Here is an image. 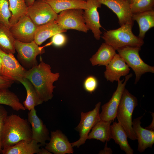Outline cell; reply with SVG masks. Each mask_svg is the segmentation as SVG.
I'll return each mask as SVG.
<instances>
[{
    "instance_id": "4dcf8cb0",
    "label": "cell",
    "mask_w": 154,
    "mask_h": 154,
    "mask_svg": "<svg viewBox=\"0 0 154 154\" xmlns=\"http://www.w3.org/2000/svg\"><path fill=\"white\" fill-rule=\"evenodd\" d=\"M11 16L7 0H0V23L10 29L9 19Z\"/></svg>"
},
{
    "instance_id": "e575fe53",
    "label": "cell",
    "mask_w": 154,
    "mask_h": 154,
    "mask_svg": "<svg viewBox=\"0 0 154 154\" xmlns=\"http://www.w3.org/2000/svg\"><path fill=\"white\" fill-rule=\"evenodd\" d=\"M15 81L0 75V89H8Z\"/></svg>"
},
{
    "instance_id": "ba28073f",
    "label": "cell",
    "mask_w": 154,
    "mask_h": 154,
    "mask_svg": "<svg viewBox=\"0 0 154 154\" xmlns=\"http://www.w3.org/2000/svg\"><path fill=\"white\" fill-rule=\"evenodd\" d=\"M101 105V102H99L92 110L86 112H81L80 121L76 128L79 133V138L77 141L71 143L73 147L78 148L84 144L90 130L100 120L99 114Z\"/></svg>"
},
{
    "instance_id": "5bb4252c",
    "label": "cell",
    "mask_w": 154,
    "mask_h": 154,
    "mask_svg": "<svg viewBox=\"0 0 154 154\" xmlns=\"http://www.w3.org/2000/svg\"><path fill=\"white\" fill-rule=\"evenodd\" d=\"M29 111L27 120L31 125L32 139L41 146H45L46 141L50 139L48 130L42 120L37 115L35 108Z\"/></svg>"
},
{
    "instance_id": "30bf717a",
    "label": "cell",
    "mask_w": 154,
    "mask_h": 154,
    "mask_svg": "<svg viewBox=\"0 0 154 154\" xmlns=\"http://www.w3.org/2000/svg\"><path fill=\"white\" fill-rule=\"evenodd\" d=\"M133 74L131 73L126 75L124 81H118L116 90L114 92L109 101L101 107L102 111L99 114L100 120L113 121L116 117L118 106L127 82Z\"/></svg>"
},
{
    "instance_id": "603a6c76",
    "label": "cell",
    "mask_w": 154,
    "mask_h": 154,
    "mask_svg": "<svg viewBox=\"0 0 154 154\" xmlns=\"http://www.w3.org/2000/svg\"><path fill=\"white\" fill-rule=\"evenodd\" d=\"M16 81L21 82L26 91L27 97L23 104L25 110L30 111L43 102L38 96L34 86L28 79L23 77L17 78Z\"/></svg>"
},
{
    "instance_id": "83f0119b",
    "label": "cell",
    "mask_w": 154,
    "mask_h": 154,
    "mask_svg": "<svg viewBox=\"0 0 154 154\" xmlns=\"http://www.w3.org/2000/svg\"><path fill=\"white\" fill-rule=\"evenodd\" d=\"M11 16L9 19L11 26L27 14L28 8L25 0H7Z\"/></svg>"
},
{
    "instance_id": "277c9868",
    "label": "cell",
    "mask_w": 154,
    "mask_h": 154,
    "mask_svg": "<svg viewBox=\"0 0 154 154\" xmlns=\"http://www.w3.org/2000/svg\"><path fill=\"white\" fill-rule=\"evenodd\" d=\"M137 104V98L125 88L118 106L116 117L126 132L127 137L133 140L137 138L133 129L132 115Z\"/></svg>"
},
{
    "instance_id": "7a4b0ae2",
    "label": "cell",
    "mask_w": 154,
    "mask_h": 154,
    "mask_svg": "<svg viewBox=\"0 0 154 154\" xmlns=\"http://www.w3.org/2000/svg\"><path fill=\"white\" fill-rule=\"evenodd\" d=\"M1 143L2 149L23 140H32L31 127L27 119L15 114L7 116L1 131Z\"/></svg>"
},
{
    "instance_id": "484cf974",
    "label": "cell",
    "mask_w": 154,
    "mask_h": 154,
    "mask_svg": "<svg viewBox=\"0 0 154 154\" xmlns=\"http://www.w3.org/2000/svg\"><path fill=\"white\" fill-rule=\"evenodd\" d=\"M58 14L67 9H79L85 10L87 7L86 0H43Z\"/></svg>"
},
{
    "instance_id": "8992f818",
    "label": "cell",
    "mask_w": 154,
    "mask_h": 154,
    "mask_svg": "<svg viewBox=\"0 0 154 154\" xmlns=\"http://www.w3.org/2000/svg\"><path fill=\"white\" fill-rule=\"evenodd\" d=\"M34 40L24 42L16 40L15 48L21 64L27 70L37 65V56L45 52L44 46H38Z\"/></svg>"
},
{
    "instance_id": "d590c367",
    "label": "cell",
    "mask_w": 154,
    "mask_h": 154,
    "mask_svg": "<svg viewBox=\"0 0 154 154\" xmlns=\"http://www.w3.org/2000/svg\"><path fill=\"white\" fill-rule=\"evenodd\" d=\"M106 142V144L103 150L100 151L99 154H112V150L110 148L108 147L107 146V143Z\"/></svg>"
},
{
    "instance_id": "e0dca14e",
    "label": "cell",
    "mask_w": 154,
    "mask_h": 154,
    "mask_svg": "<svg viewBox=\"0 0 154 154\" xmlns=\"http://www.w3.org/2000/svg\"><path fill=\"white\" fill-rule=\"evenodd\" d=\"M106 66L104 77L107 81L112 82L119 80L121 76L127 75L130 70L123 59L117 54Z\"/></svg>"
},
{
    "instance_id": "ffe728a7",
    "label": "cell",
    "mask_w": 154,
    "mask_h": 154,
    "mask_svg": "<svg viewBox=\"0 0 154 154\" xmlns=\"http://www.w3.org/2000/svg\"><path fill=\"white\" fill-rule=\"evenodd\" d=\"M41 146L40 144L32 140H21L13 146L2 149L3 154H38Z\"/></svg>"
},
{
    "instance_id": "7402d4cb",
    "label": "cell",
    "mask_w": 154,
    "mask_h": 154,
    "mask_svg": "<svg viewBox=\"0 0 154 154\" xmlns=\"http://www.w3.org/2000/svg\"><path fill=\"white\" fill-rule=\"evenodd\" d=\"M110 127L111 138L126 154H133V150L128 143L127 134L119 122H114Z\"/></svg>"
},
{
    "instance_id": "f35d334b",
    "label": "cell",
    "mask_w": 154,
    "mask_h": 154,
    "mask_svg": "<svg viewBox=\"0 0 154 154\" xmlns=\"http://www.w3.org/2000/svg\"><path fill=\"white\" fill-rule=\"evenodd\" d=\"M0 75L3 76L2 72V66L1 63V60L0 56Z\"/></svg>"
},
{
    "instance_id": "74e56055",
    "label": "cell",
    "mask_w": 154,
    "mask_h": 154,
    "mask_svg": "<svg viewBox=\"0 0 154 154\" xmlns=\"http://www.w3.org/2000/svg\"><path fill=\"white\" fill-rule=\"evenodd\" d=\"M27 5L28 7L31 6L35 1V0H26Z\"/></svg>"
},
{
    "instance_id": "9a60e30c",
    "label": "cell",
    "mask_w": 154,
    "mask_h": 154,
    "mask_svg": "<svg viewBox=\"0 0 154 154\" xmlns=\"http://www.w3.org/2000/svg\"><path fill=\"white\" fill-rule=\"evenodd\" d=\"M111 9L117 15L120 26L127 24H133L130 4L125 0H98Z\"/></svg>"
},
{
    "instance_id": "8fae6325",
    "label": "cell",
    "mask_w": 154,
    "mask_h": 154,
    "mask_svg": "<svg viewBox=\"0 0 154 154\" xmlns=\"http://www.w3.org/2000/svg\"><path fill=\"white\" fill-rule=\"evenodd\" d=\"M37 27L26 15L11 25L10 30L16 40L24 42H29L34 40Z\"/></svg>"
},
{
    "instance_id": "7c38bea8",
    "label": "cell",
    "mask_w": 154,
    "mask_h": 154,
    "mask_svg": "<svg viewBox=\"0 0 154 154\" xmlns=\"http://www.w3.org/2000/svg\"><path fill=\"white\" fill-rule=\"evenodd\" d=\"M86 3L83 14L85 22L88 30L92 31L95 38L99 40L102 34L100 29L102 27L98 9L101 7L102 4L98 0H86Z\"/></svg>"
},
{
    "instance_id": "d6986e66",
    "label": "cell",
    "mask_w": 154,
    "mask_h": 154,
    "mask_svg": "<svg viewBox=\"0 0 154 154\" xmlns=\"http://www.w3.org/2000/svg\"><path fill=\"white\" fill-rule=\"evenodd\" d=\"M66 31V30L61 28L55 21L50 22L37 27L34 40L37 45H40L55 34Z\"/></svg>"
},
{
    "instance_id": "52a82bcc",
    "label": "cell",
    "mask_w": 154,
    "mask_h": 154,
    "mask_svg": "<svg viewBox=\"0 0 154 154\" xmlns=\"http://www.w3.org/2000/svg\"><path fill=\"white\" fill-rule=\"evenodd\" d=\"M84 10L74 9L63 11L58 15L55 21L62 29H74L87 33L89 30L83 17Z\"/></svg>"
},
{
    "instance_id": "ac0fdd59",
    "label": "cell",
    "mask_w": 154,
    "mask_h": 154,
    "mask_svg": "<svg viewBox=\"0 0 154 154\" xmlns=\"http://www.w3.org/2000/svg\"><path fill=\"white\" fill-rule=\"evenodd\" d=\"M143 116L135 119L132 121V128L138 140V151L144 152L148 147H152L154 143V131L142 127L140 120Z\"/></svg>"
},
{
    "instance_id": "ab89813d",
    "label": "cell",
    "mask_w": 154,
    "mask_h": 154,
    "mask_svg": "<svg viewBox=\"0 0 154 154\" xmlns=\"http://www.w3.org/2000/svg\"><path fill=\"white\" fill-rule=\"evenodd\" d=\"M128 3H129L130 4H131V0H125Z\"/></svg>"
},
{
    "instance_id": "44dd1931",
    "label": "cell",
    "mask_w": 154,
    "mask_h": 154,
    "mask_svg": "<svg viewBox=\"0 0 154 154\" xmlns=\"http://www.w3.org/2000/svg\"><path fill=\"white\" fill-rule=\"evenodd\" d=\"M116 50L110 45L103 42L96 52L90 59L93 66H106L114 57Z\"/></svg>"
},
{
    "instance_id": "d4e9b609",
    "label": "cell",
    "mask_w": 154,
    "mask_h": 154,
    "mask_svg": "<svg viewBox=\"0 0 154 154\" xmlns=\"http://www.w3.org/2000/svg\"><path fill=\"white\" fill-rule=\"evenodd\" d=\"M112 122L101 120L98 121L89 133L87 139H96L103 142L109 141L112 139L110 127Z\"/></svg>"
},
{
    "instance_id": "1f68e13d",
    "label": "cell",
    "mask_w": 154,
    "mask_h": 154,
    "mask_svg": "<svg viewBox=\"0 0 154 154\" xmlns=\"http://www.w3.org/2000/svg\"><path fill=\"white\" fill-rule=\"evenodd\" d=\"M83 85L84 89L87 92L92 93L96 90L98 87V81L94 76H90L85 79Z\"/></svg>"
},
{
    "instance_id": "5b68a950",
    "label": "cell",
    "mask_w": 154,
    "mask_h": 154,
    "mask_svg": "<svg viewBox=\"0 0 154 154\" xmlns=\"http://www.w3.org/2000/svg\"><path fill=\"white\" fill-rule=\"evenodd\" d=\"M141 49L139 47L126 46L116 50L119 55L134 72L135 75V84L143 74L148 72L154 73V66L145 63L140 57L139 52Z\"/></svg>"
},
{
    "instance_id": "4fadbf2b",
    "label": "cell",
    "mask_w": 154,
    "mask_h": 154,
    "mask_svg": "<svg viewBox=\"0 0 154 154\" xmlns=\"http://www.w3.org/2000/svg\"><path fill=\"white\" fill-rule=\"evenodd\" d=\"M3 76L16 81L19 78L24 77L27 70L19 62L13 54L5 53L0 50Z\"/></svg>"
},
{
    "instance_id": "2e32d148",
    "label": "cell",
    "mask_w": 154,
    "mask_h": 154,
    "mask_svg": "<svg viewBox=\"0 0 154 154\" xmlns=\"http://www.w3.org/2000/svg\"><path fill=\"white\" fill-rule=\"evenodd\" d=\"M45 148L54 154H73L74 150L71 143L60 130L51 132L49 142Z\"/></svg>"
},
{
    "instance_id": "d6a6232c",
    "label": "cell",
    "mask_w": 154,
    "mask_h": 154,
    "mask_svg": "<svg viewBox=\"0 0 154 154\" xmlns=\"http://www.w3.org/2000/svg\"><path fill=\"white\" fill-rule=\"evenodd\" d=\"M62 33H58L53 36L51 42L46 46L52 44L57 47L63 46L66 43L67 39L65 35Z\"/></svg>"
},
{
    "instance_id": "cb8c5ba5",
    "label": "cell",
    "mask_w": 154,
    "mask_h": 154,
    "mask_svg": "<svg viewBox=\"0 0 154 154\" xmlns=\"http://www.w3.org/2000/svg\"><path fill=\"white\" fill-rule=\"evenodd\" d=\"M132 19L137 23L139 27L138 37L143 39L146 33L151 28L154 27V11L132 14Z\"/></svg>"
},
{
    "instance_id": "4316f807",
    "label": "cell",
    "mask_w": 154,
    "mask_h": 154,
    "mask_svg": "<svg viewBox=\"0 0 154 154\" xmlns=\"http://www.w3.org/2000/svg\"><path fill=\"white\" fill-rule=\"evenodd\" d=\"M15 41L9 28L0 23V50L6 53L14 54L16 52Z\"/></svg>"
},
{
    "instance_id": "8d00e7d4",
    "label": "cell",
    "mask_w": 154,
    "mask_h": 154,
    "mask_svg": "<svg viewBox=\"0 0 154 154\" xmlns=\"http://www.w3.org/2000/svg\"><path fill=\"white\" fill-rule=\"evenodd\" d=\"M52 153L48 151L46 149L44 148H40V151L38 154H51Z\"/></svg>"
},
{
    "instance_id": "836d02e7",
    "label": "cell",
    "mask_w": 154,
    "mask_h": 154,
    "mask_svg": "<svg viewBox=\"0 0 154 154\" xmlns=\"http://www.w3.org/2000/svg\"><path fill=\"white\" fill-rule=\"evenodd\" d=\"M8 112L3 105L0 104V153L2 154V149L1 143V135L3 127L8 116Z\"/></svg>"
},
{
    "instance_id": "3957f363",
    "label": "cell",
    "mask_w": 154,
    "mask_h": 154,
    "mask_svg": "<svg viewBox=\"0 0 154 154\" xmlns=\"http://www.w3.org/2000/svg\"><path fill=\"white\" fill-rule=\"evenodd\" d=\"M133 24H127L117 29L107 31L104 33L101 37L105 42L116 50L126 46L141 47L144 44V41L133 33Z\"/></svg>"
},
{
    "instance_id": "60d3db41",
    "label": "cell",
    "mask_w": 154,
    "mask_h": 154,
    "mask_svg": "<svg viewBox=\"0 0 154 154\" xmlns=\"http://www.w3.org/2000/svg\"><path fill=\"white\" fill-rule=\"evenodd\" d=\"M138 0H131V3H134L137 1H138Z\"/></svg>"
},
{
    "instance_id": "f1b7e54d",
    "label": "cell",
    "mask_w": 154,
    "mask_h": 154,
    "mask_svg": "<svg viewBox=\"0 0 154 154\" xmlns=\"http://www.w3.org/2000/svg\"><path fill=\"white\" fill-rule=\"evenodd\" d=\"M0 104L9 106L17 111L25 110L17 96L8 89H0Z\"/></svg>"
},
{
    "instance_id": "9c48e42d",
    "label": "cell",
    "mask_w": 154,
    "mask_h": 154,
    "mask_svg": "<svg viewBox=\"0 0 154 154\" xmlns=\"http://www.w3.org/2000/svg\"><path fill=\"white\" fill-rule=\"evenodd\" d=\"M26 15L37 27L55 21L58 15L43 0L35 1L31 6H28Z\"/></svg>"
},
{
    "instance_id": "f546056e",
    "label": "cell",
    "mask_w": 154,
    "mask_h": 154,
    "mask_svg": "<svg viewBox=\"0 0 154 154\" xmlns=\"http://www.w3.org/2000/svg\"><path fill=\"white\" fill-rule=\"evenodd\" d=\"M132 14L154 10V0H138L130 4Z\"/></svg>"
},
{
    "instance_id": "6da1fadb",
    "label": "cell",
    "mask_w": 154,
    "mask_h": 154,
    "mask_svg": "<svg viewBox=\"0 0 154 154\" xmlns=\"http://www.w3.org/2000/svg\"><path fill=\"white\" fill-rule=\"evenodd\" d=\"M40 59L38 64L27 70L24 77L33 84L41 100L46 102L53 97L55 87L53 83L58 80L60 74L52 72L50 65Z\"/></svg>"
}]
</instances>
